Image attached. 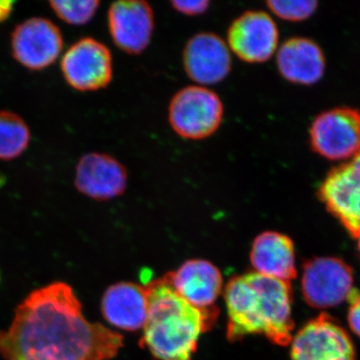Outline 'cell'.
Here are the masks:
<instances>
[{
  "label": "cell",
  "mask_w": 360,
  "mask_h": 360,
  "mask_svg": "<svg viewBox=\"0 0 360 360\" xmlns=\"http://www.w3.org/2000/svg\"><path fill=\"white\" fill-rule=\"evenodd\" d=\"M122 347V335L85 319L75 290L63 281L32 291L0 330L4 360H110Z\"/></svg>",
  "instance_id": "1"
},
{
  "label": "cell",
  "mask_w": 360,
  "mask_h": 360,
  "mask_svg": "<svg viewBox=\"0 0 360 360\" xmlns=\"http://www.w3.org/2000/svg\"><path fill=\"white\" fill-rule=\"evenodd\" d=\"M224 300L231 342L260 335L281 347L290 345L295 329L290 283L248 272L229 281Z\"/></svg>",
  "instance_id": "2"
},
{
  "label": "cell",
  "mask_w": 360,
  "mask_h": 360,
  "mask_svg": "<svg viewBox=\"0 0 360 360\" xmlns=\"http://www.w3.org/2000/svg\"><path fill=\"white\" fill-rule=\"evenodd\" d=\"M148 317L142 347L158 360H191L198 340L210 328L205 314L189 304L162 278L144 285Z\"/></svg>",
  "instance_id": "3"
},
{
  "label": "cell",
  "mask_w": 360,
  "mask_h": 360,
  "mask_svg": "<svg viewBox=\"0 0 360 360\" xmlns=\"http://www.w3.org/2000/svg\"><path fill=\"white\" fill-rule=\"evenodd\" d=\"M224 106L214 90L201 85L179 89L168 106V122L186 141H202L214 134L224 122Z\"/></svg>",
  "instance_id": "4"
},
{
  "label": "cell",
  "mask_w": 360,
  "mask_h": 360,
  "mask_svg": "<svg viewBox=\"0 0 360 360\" xmlns=\"http://www.w3.org/2000/svg\"><path fill=\"white\" fill-rule=\"evenodd\" d=\"M302 291L314 309H331L350 302L357 291L354 271L341 258L314 257L303 264Z\"/></svg>",
  "instance_id": "5"
},
{
  "label": "cell",
  "mask_w": 360,
  "mask_h": 360,
  "mask_svg": "<svg viewBox=\"0 0 360 360\" xmlns=\"http://www.w3.org/2000/svg\"><path fill=\"white\" fill-rule=\"evenodd\" d=\"M319 200L354 238L360 236V151L328 172Z\"/></svg>",
  "instance_id": "6"
},
{
  "label": "cell",
  "mask_w": 360,
  "mask_h": 360,
  "mask_svg": "<svg viewBox=\"0 0 360 360\" xmlns=\"http://www.w3.org/2000/svg\"><path fill=\"white\" fill-rule=\"evenodd\" d=\"M291 360H356L352 338L335 319L321 314L292 338Z\"/></svg>",
  "instance_id": "7"
},
{
  "label": "cell",
  "mask_w": 360,
  "mask_h": 360,
  "mask_svg": "<svg viewBox=\"0 0 360 360\" xmlns=\"http://www.w3.org/2000/svg\"><path fill=\"white\" fill-rule=\"evenodd\" d=\"M60 68L66 82L82 92L105 89L113 77L110 49L92 37H84L71 45L61 59Z\"/></svg>",
  "instance_id": "8"
},
{
  "label": "cell",
  "mask_w": 360,
  "mask_h": 360,
  "mask_svg": "<svg viewBox=\"0 0 360 360\" xmlns=\"http://www.w3.org/2000/svg\"><path fill=\"white\" fill-rule=\"evenodd\" d=\"M162 279L189 304L205 314L210 328L214 326L219 314L215 302L221 293L224 283L215 265L207 260H187L175 271L165 274Z\"/></svg>",
  "instance_id": "9"
},
{
  "label": "cell",
  "mask_w": 360,
  "mask_h": 360,
  "mask_svg": "<svg viewBox=\"0 0 360 360\" xmlns=\"http://www.w3.org/2000/svg\"><path fill=\"white\" fill-rule=\"evenodd\" d=\"M225 41L231 53L243 63H266L278 49V27L269 13L248 11L232 21Z\"/></svg>",
  "instance_id": "10"
},
{
  "label": "cell",
  "mask_w": 360,
  "mask_h": 360,
  "mask_svg": "<svg viewBox=\"0 0 360 360\" xmlns=\"http://www.w3.org/2000/svg\"><path fill=\"white\" fill-rule=\"evenodd\" d=\"M315 153L330 160H347L360 151V112L333 108L315 118L310 127Z\"/></svg>",
  "instance_id": "11"
},
{
  "label": "cell",
  "mask_w": 360,
  "mask_h": 360,
  "mask_svg": "<svg viewBox=\"0 0 360 360\" xmlns=\"http://www.w3.org/2000/svg\"><path fill=\"white\" fill-rule=\"evenodd\" d=\"M63 49V37L51 20L33 18L14 28L11 52L30 70H42L56 63Z\"/></svg>",
  "instance_id": "12"
},
{
  "label": "cell",
  "mask_w": 360,
  "mask_h": 360,
  "mask_svg": "<svg viewBox=\"0 0 360 360\" xmlns=\"http://www.w3.org/2000/svg\"><path fill=\"white\" fill-rule=\"evenodd\" d=\"M231 54L226 41L219 35L213 32L196 33L184 46V71L196 85L208 87L219 84L231 73Z\"/></svg>",
  "instance_id": "13"
},
{
  "label": "cell",
  "mask_w": 360,
  "mask_h": 360,
  "mask_svg": "<svg viewBox=\"0 0 360 360\" xmlns=\"http://www.w3.org/2000/svg\"><path fill=\"white\" fill-rule=\"evenodd\" d=\"M108 30L113 42L125 53L146 51L155 32V13L143 0L113 2L108 11Z\"/></svg>",
  "instance_id": "14"
},
{
  "label": "cell",
  "mask_w": 360,
  "mask_h": 360,
  "mask_svg": "<svg viewBox=\"0 0 360 360\" xmlns=\"http://www.w3.org/2000/svg\"><path fill=\"white\" fill-rule=\"evenodd\" d=\"M127 168L106 153H87L75 167V186L91 200L108 201L120 198L127 191Z\"/></svg>",
  "instance_id": "15"
},
{
  "label": "cell",
  "mask_w": 360,
  "mask_h": 360,
  "mask_svg": "<svg viewBox=\"0 0 360 360\" xmlns=\"http://www.w3.org/2000/svg\"><path fill=\"white\" fill-rule=\"evenodd\" d=\"M101 314L116 328L127 331L143 328L148 317L146 288L132 283L113 284L104 292Z\"/></svg>",
  "instance_id": "16"
},
{
  "label": "cell",
  "mask_w": 360,
  "mask_h": 360,
  "mask_svg": "<svg viewBox=\"0 0 360 360\" xmlns=\"http://www.w3.org/2000/svg\"><path fill=\"white\" fill-rule=\"evenodd\" d=\"M276 56L279 73L292 84H314L323 75V52L312 40L304 37L288 39L278 46Z\"/></svg>",
  "instance_id": "17"
},
{
  "label": "cell",
  "mask_w": 360,
  "mask_h": 360,
  "mask_svg": "<svg viewBox=\"0 0 360 360\" xmlns=\"http://www.w3.org/2000/svg\"><path fill=\"white\" fill-rule=\"evenodd\" d=\"M250 262L262 276L288 283L297 276L292 239L281 232L264 231L257 236L251 246Z\"/></svg>",
  "instance_id": "18"
},
{
  "label": "cell",
  "mask_w": 360,
  "mask_h": 360,
  "mask_svg": "<svg viewBox=\"0 0 360 360\" xmlns=\"http://www.w3.org/2000/svg\"><path fill=\"white\" fill-rule=\"evenodd\" d=\"M30 127L22 117L11 111H0V160L22 155L30 146Z\"/></svg>",
  "instance_id": "19"
},
{
  "label": "cell",
  "mask_w": 360,
  "mask_h": 360,
  "mask_svg": "<svg viewBox=\"0 0 360 360\" xmlns=\"http://www.w3.org/2000/svg\"><path fill=\"white\" fill-rule=\"evenodd\" d=\"M101 2L98 0H84V1H51L54 13L70 25H84L96 15Z\"/></svg>",
  "instance_id": "20"
},
{
  "label": "cell",
  "mask_w": 360,
  "mask_h": 360,
  "mask_svg": "<svg viewBox=\"0 0 360 360\" xmlns=\"http://www.w3.org/2000/svg\"><path fill=\"white\" fill-rule=\"evenodd\" d=\"M266 6L277 18L288 21H302L310 18L317 8L314 0H269Z\"/></svg>",
  "instance_id": "21"
},
{
  "label": "cell",
  "mask_w": 360,
  "mask_h": 360,
  "mask_svg": "<svg viewBox=\"0 0 360 360\" xmlns=\"http://www.w3.org/2000/svg\"><path fill=\"white\" fill-rule=\"evenodd\" d=\"M170 4H172L174 11L184 14V15L200 16L208 11L210 1H207V0H193V1L174 0V1L170 2Z\"/></svg>",
  "instance_id": "22"
},
{
  "label": "cell",
  "mask_w": 360,
  "mask_h": 360,
  "mask_svg": "<svg viewBox=\"0 0 360 360\" xmlns=\"http://www.w3.org/2000/svg\"><path fill=\"white\" fill-rule=\"evenodd\" d=\"M347 319L349 328L360 338V295H356L350 300Z\"/></svg>",
  "instance_id": "23"
},
{
  "label": "cell",
  "mask_w": 360,
  "mask_h": 360,
  "mask_svg": "<svg viewBox=\"0 0 360 360\" xmlns=\"http://www.w3.org/2000/svg\"><path fill=\"white\" fill-rule=\"evenodd\" d=\"M14 2L11 0H2L0 1V22H4L13 13Z\"/></svg>",
  "instance_id": "24"
},
{
  "label": "cell",
  "mask_w": 360,
  "mask_h": 360,
  "mask_svg": "<svg viewBox=\"0 0 360 360\" xmlns=\"http://www.w3.org/2000/svg\"><path fill=\"white\" fill-rule=\"evenodd\" d=\"M357 239H359V252H360V236Z\"/></svg>",
  "instance_id": "25"
}]
</instances>
